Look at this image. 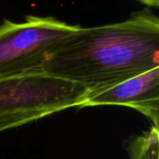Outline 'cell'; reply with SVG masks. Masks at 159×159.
I'll use <instances>...</instances> for the list:
<instances>
[{
  "label": "cell",
  "mask_w": 159,
  "mask_h": 159,
  "mask_svg": "<svg viewBox=\"0 0 159 159\" xmlns=\"http://www.w3.org/2000/svg\"><path fill=\"white\" fill-rule=\"evenodd\" d=\"M158 67L159 17L145 7L121 22L81 26L49 56L43 72L92 94Z\"/></svg>",
  "instance_id": "6da1fadb"
},
{
  "label": "cell",
  "mask_w": 159,
  "mask_h": 159,
  "mask_svg": "<svg viewBox=\"0 0 159 159\" xmlns=\"http://www.w3.org/2000/svg\"><path fill=\"white\" fill-rule=\"evenodd\" d=\"M130 159H159L158 128H152L131 140L129 144Z\"/></svg>",
  "instance_id": "5b68a950"
},
{
  "label": "cell",
  "mask_w": 159,
  "mask_h": 159,
  "mask_svg": "<svg viewBox=\"0 0 159 159\" xmlns=\"http://www.w3.org/2000/svg\"><path fill=\"white\" fill-rule=\"evenodd\" d=\"M143 5H145V7H151V8H158L159 7V0H135Z\"/></svg>",
  "instance_id": "8992f818"
},
{
  "label": "cell",
  "mask_w": 159,
  "mask_h": 159,
  "mask_svg": "<svg viewBox=\"0 0 159 159\" xmlns=\"http://www.w3.org/2000/svg\"><path fill=\"white\" fill-rule=\"evenodd\" d=\"M89 92L45 72L0 79V132L69 108H79Z\"/></svg>",
  "instance_id": "7a4b0ae2"
},
{
  "label": "cell",
  "mask_w": 159,
  "mask_h": 159,
  "mask_svg": "<svg viewBox=\"0 0 159 159\" xmlns=\"http://www.w3.org/2000/svg\"><path fill=\"white\" fill-rule=\"evenodd\" d=\"M123 106L145 115L159 128V67L100 92L89 94L79 108Z\"/></svg>",
  "instance_id": "277c9868"
},
{
  "label": "cell",
  "mask_w": 159,
  "mask_h": 159,
  "mask_svg": "<svg viewBox=\"0 0 159 159\" xmlns=\"http://www.w3.org/2000/svg\"><path fill=\"white\" fill-rule=\"evenodd\" d=\"M81 28L53 16L26 15L0 22V79L43 72L49 56Z\"/></svg>",
  "instance_id": "3957f363"
}]
</instances>
